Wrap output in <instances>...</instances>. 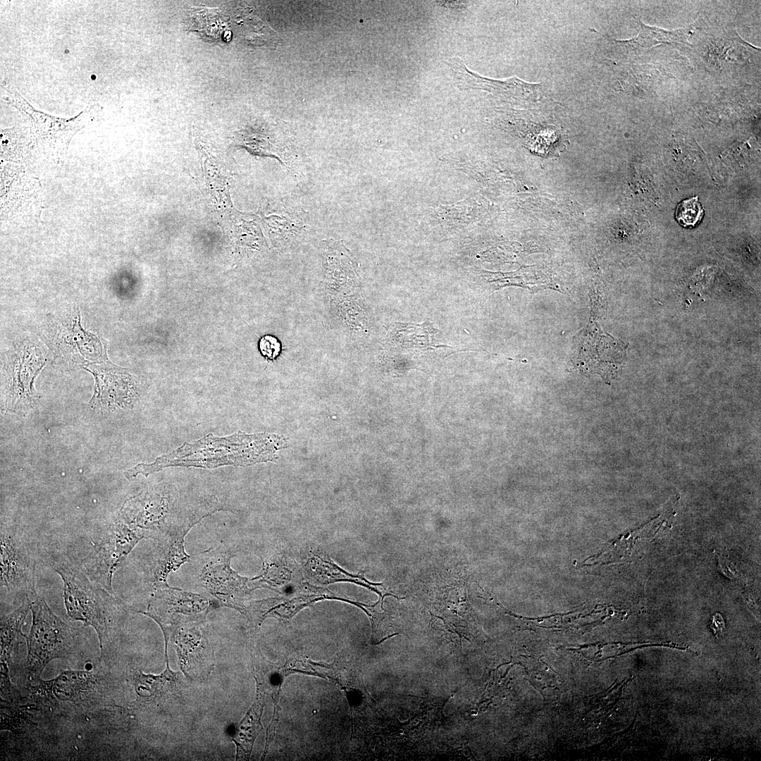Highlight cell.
Returning <instances> with one entry per match:
<instances>
[{"label":"cell","instance_id":"13","mask_svg":"<svg viewBox=\"0 0 761 761\" xmlns=\"http://www.w3.org/2000/svg\"><path fill=\"white\" fill-rule=\"evenodd\" d=\"M200 519L190 521L181 526L168 528L159 538L155 560L152 568L154 589L168 586V574L190 561L185 551V536Z\"/></svg>","mask_w":761,"mask_h":761},{"label":"cell","instance_id":"18","mask_svg":"<svg viewBox=\"0 0 761 761\" xmlns=\"http://www.w3.org/2000/svg\"><path fill=\"white\" fill-rule=\"evenodd\" d=\"M171 638H173L183 672L187 675L198 673L206 661V643L202 639L201 631L186 625L172 631L165 637V641Z\"/></svg>","mask_w":761,"mask_h":761},{"label":"cell","instance_id":"12","mask_svg":"<svg viewBox=\"0 0 761 761\" xmlns=\"http://www.w3.org/2000/svg\"><path fill=\"white\" fill-rule=\"evenodd\" d=\"M95 377L92 409L113 410L131 407L136 399L135 385L128 373L111 366L86 368Z\"/></svg>","mask_w":761,"mask_h":761},{"label":"cell","instance_id":"1","mask_svg":"<svg viewBox=\"0 0 761 761\" xmlns=\"http://www.w3.org/2000/svg\"><path fill=\"white\" fill-rule=\"evenodd\" d=\"M287 439L268 433L248 434L242 431L226 437L212 433L193 443H185L170 453L158 457L150 464L140 463L124 471L128 480L145 476L170 466L214 469L223 466H248L275 462L276 452L287 447Z\"/></svg>","mask_w":761,"mask_h":761},{"label":"cell","instance_id":"16","mask_svg":"<svg viewBox=\"0 0 761 761\" xmlns=\"http://www.w3.org/2000/svg\"><path fill=\"white\" fill-rule=\"evenodd\" d=\"M166 668L161 674H146L140 669L133 672L132 679L136 699L132 707H155L177 689L179 674L170 669L166 650Z\"/></svg>","mask_w":761,"mask_h":761},{"label":"cell","instance_id":"10","mask_svg":"<svg viewBox=\"0 0 761 761\" xmlns=\"http://www.w3.org/2000/svg\"><path fill=\"white\" fill-rule=\"evenodd\" d=\"M322 288L331 299L351 295L359 285L356 261L342 241L329 239L321 244Z\"/></svg>","mask_w":761,"mask_h":761},{"label":"cell","instance_id":"14","mask_svg":"<svg viewBox=\"0 0 761 761\" xmlns=\"http://www.w3.org/2000/svg\"><path fill=\"white\" fill-rule=\"evenodd\" d=\"M676 500L672 498L660 515L645 526L612 542L598 555L586 559L588 564L609 563L627 559L646 545L671 516Z\"/></svg>","mask_w":761,"mask_h":761},{"label":"cell","instance_id":"22","mask_svg":"<svg viewBox=\"0 0 761 761\" xmlns=\"http://www.w3.org/2000/svg\"><path fill=\"white\" fill-rule=\"evenodd\" d=\"M703 209L698 197L681 202L676 211L677 221L683 226H694L702 218Z\"/></svg>","mask_w":761,"mask_h":761},{"label":"cell","instance_id":"23","mask_svg":"<svg viewBox=\"0 0 761 761\" xmlns=\"http://www.w3.org/2000/svg\"><path fill=\"white\" fill-rule=\"evenodd\" d=\"M259 350L268 359H276L280 353L281 345L276 337L265 335L259 340Z\"/></svg>","mask_w":761,"mask_h":761},{"label":"cell","instance_id":"11","mask_svg":"<svg viewBox=\"0 0 761 761\" xmlns=\"http://www.w3.org/2000/svg\"><path fill=\"white\" fill-rule=\"evenodd\" d=\"M231 557L230 552L211 557L203 569L201 579L206 588L223 605L242 610L243 601L253 588L247 586V578L231 569Z\"/></svg>","mask_w":761,"mask_h":761},{"label":"cell","instance_id":"4","mask_svg":"<svg viewBox=\"0 0 761 761\" xmlns=\"http://www.w3.org/2000/svg\"><path fill=\"white\" fill-rule=\"evenodd\" d=\"M28 688L31 700L51 712H84L105 702L109 682L97 669L64 670L51 680L41 679Z\"/></svg>","mask_w":761,"mask_h":761},{"label":"cell","instance_id":"24","mask_svg":"<svg viewBox=\"0 0 761 761\" xmlns=\"http://www.w3.org/2000/svg\"><path fill=\"white\" fill-rule=\"evenodd\" d=\"M435 3L442 8L455 12L462 11L467 6V2L466 1H437Z\"/></svg>","mask_w":761,"mask_h":761},{"label":"cell","instance_id":"21","mask_svg":"<svg viewBox=\"0 0 761 761\" xmlns=\"http://www.w3.org/2000/svg\"><path fill=\"white\" fill-rule=\"evenodd\" d=\"M335 304L336 314L349 330L360 331L366 325V318L358 302L352 295L331 299Z\"/></svg>","mask_w":761,"mask_h":761},{"label":"cell","instance_id":"3","mask_svg":"<svg viewBox=\"0 0 761 761\" xmlns=\"http://www.w3.org/2000/svg\"><path fill=\"white\" fill-rule=\"evenodd\" d=\"M32 621L26 636L25 674L33 683L47 664L55 659L70 660L82 650L86 626L75 628L55 614L38 595L30 601Z\"/></svg>","mask_w":761,"mask_h":761},{"label":"cell","instance_id":"6","mask_svg":"<svg viewBox=\"0 0 761 761\" xmlns=\"http://www.w3.org/2000/svg\"><path fill=\"white\" fill-rule=\"evenodd\" d=\"M142 538L136 530L116 516L82 560L84 572L113 593L112 580L117 567Z\"/></svg>","mask_w":761,"mask_h":761},{"label":"cell","instance_id":"9","mask_svg":"<svg viewBox=\"0 0 761 761\" xmlns=\"http://www.w3.org/2000/svg\"><path fill=\"white\" fill-rule=\"evenodd\" d=\"M170 495L163 486L158 485L130 497L116 516L136 530L143 538H159L165 529L169 514Z\"/></svg>","mask_w":761,"mask_h":761},{"label":"cell","instance_id":"5","mask_svg":"<svg viewBox=\"0 0 761 761\" xmlns=\"http://www.w3.org/2000/svg\"><path fill=\"white\" fill-rule=\"evenodd\" d=\"M11 93V102L23 113L30 137L32 153L57 161L67 151L73 135L82 128V113L72 120L57 118L35 111L15 90L4 87Z\"/></svg>","mask_w":761,"mask_h":761},{"label":"cell","instance_id":"2","mask_svg":"<svg viewBox=\"0 0 761 761\" xmlns=\"http://www.w3.org/2000/svg\"><path fill=\"white\" fill-rule=\"evenodd\" d=\"M51 566L63 581L65 608L71 619L92 627L98 636L101 652L110 647L115 635L120 605L113 594L67 559L52 561Z\"/></svg>","mask_w":761,"mask_h":761},{"label":"cell","instance_id":"19","mask_svg":"<svg viewBox=\"0 0 761 761\" xmlns=\"http://www.w3.org/2000/svg\"><path fill=\"white\" fill-rule=\"evenodd\" d=\"M450 64L453 65L455 75H460L461 81H466L463 82L464 87L484 89L507 97L527 98L536 94V85L526 83L516 78L499 81L478 77L467 71L460 60H453Z\"/></svg>","mask_w":761,"mask_h":761},{"label":"cell","instance_id":"20","mask_svg":"<svg viewBox=\"0 0 761 761\" xmlns=\"http://www.w3.org/2000/svg\"><path fill=\"white\" fill-rule=\"evenodd\" d=\"M30 600L23 601L13 612L1 617V674L2 682H10L9 664L14 648L26 635L22 632V626L30 610Z\"/></svg>","mask_w":761,"mask_h":761},{"label":"cell","instance_id":"8","mask_svg":"<svg viewBox=\"0 0 761 761\" xmlns=\"http://www.w3.org/2000/svg\"><path fill=\"white\" fill-rule=\"evenodd\" d=\"M211 608L206 598L168 585L154 589L147 610L140 612L153 619L166 637L181 626L202 621Z\"/></svg>","mask_w":761,"mask_h":761},{"label":"cell","instance_id":"7","mask_svg":"<svg viewBox=\"0 0 761 761\" xmlns=\"http://www.w3.org/2000/svg\"><path fill=\"white\" fill-rule=\"evenodd\" d=\"M0 544L1 590L32 600L37 594L36 559L30 543L16 528L1 525Z\"/></svg>","mask_w":761,"mask_h":761},{"label":"cell","instance_id":"17","mask_svg":"<svg viewBox=\"0 0 761 761\" xmlns=\"http://www.w3.org/2000/svg\"><path fill=\"white\" fill-rule=\"evenodd\" d=\"M578 341L580 345L577 361L581 370L600 373L605 380H611L617 373L619 362L610 357L609 351L604 349L605 336L595 327L588 326Z\"/></svg>","mask_w":761,"mask_h":761},{"label":"cell","instance_id":"15","mask_svg":"<svg viewBox=\"0 0 761 761\" xmlns=\"http://www.w3.org/2000/svg\"><path fill=\"white\" fill-rule=\"evenodd\" d=\"M11 166L13 173H4L7 178L1 175V211L9 216H27L32 210H37L39 202L38 185L35 181L20 168Z\"/></svg>","mask_w":761,"mask_h":761}]
</instances>
